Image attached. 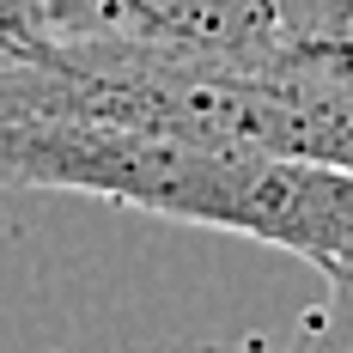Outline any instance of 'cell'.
Returning a JSON list of instances; mask_svg holds the SVG:
<instances>
[{
    "instance_id": "obj_6",
    "label": "cell",
    "mask_w": 353,
    "mask_h": 353,
    "mask_svg": "<svg viewBox=\"0 0 353 353\" xmlns=\"http://www.w3.org/2000/svg\"><path fill=\"white\" fill-rule=\"evenodd\" d=\"M329 292H335V299H341V305H347V311H353V281H335V286H329Z\"/></svg>"
},
{
    "instance_id": "obj_1",
    "label": "cell",
    "mask_w": 353,
    "mask_h": 353,
    "mask_svg": "<svg viewBox=\"0 0 353 353\" xmlns=\"http://www.w3.org/2000/svg\"><path fill=\"white\" fill-rule=\"evenodd\" d=\"M0 183L98 195L159 219L238 232L323 268L329 286L353 281V171L92 122H0Z\"/></svg>"
},
{
    "instance_id": "obj_4",
    "label": "cell",
    "mask_w": 353,
    "mask_h": 353,
    "mask_svg": "<svg viewBox=\"0 0 353 353\" xmlns=\"http://www.w3.org/2000/svg\"><path fill=\"white\" fill-rule=\"evenodd\" d=\"M49 49H55V37H49L43 0H0V73L43 61Z\"/></svg>"
},
{
    "instance_id": "obj_7",
    "label": "cell",
    "mask_w": 353,
    "mask_h": 353,
    "mask_svg": "<svg viewBox=\"0 0 353 353\" xmlns=\"http://www.w3.org/2000/svg\"><path fill=\"white\" fill-rule=\"evenodd\" d=\"M347 49H353V37H347Z\"/></svg>"
},
{
    "instance_id": "obj_2",
    "label": "cell",
    "mask_w": 353,
    "mask_h": 353,
    "mask_svg": "<svg viewBox=\"0 0 353 353\" xmlns=\"http://www.w3.org/2000/svg\"><path fill=\"white\" fill-rule=\"evenodd\" d=\"M55 43H104L213 68H268L286 43L274 0H43Z\"/></svg>"
},
{
    "instance_id": "obj_5",
    "label": "cell",
    "mask_w": 353,
    "mask_h": 353,
    "mask_svg": "<svg viewBox=\"0 0 353 353\" xmlns=\"http://www.w3.org/2000/svg\"><path fill=\"white\" fill-rule=\"evenodd\" d=\"M201 353H353V311L329 299L323 317H311L286 347H201Z\"/></svg>"
},
{
    "instance_id": "obj_3",
    "label": "cell",
    "mask_w": 353,
    "mask_h": 353,
    "mask_svg": "<svg viewBox=\"0 0 353 353\" xmlns=\"http://www.w3.org/2000/svg\"><path fill=\"white\" fill-rule=\"evenodd\" d=\"M274 25L292 49H341L353 37V0H274Z\"/></svg>"
}]
</instances>
